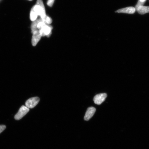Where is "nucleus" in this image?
Segmentation results:
<instances>
[{
    "label": "nucleus",
    "mask_w": 149,
    "mask_h": 149,
    "mask_svg": "<svg viewBox=\"0 0 149 149\" xmlns=\"http://www.w3.org/2000/svg\"><path fill=\"white\" fill-rule=\"evenodd\" d=\"M53 27L50 25H45L41 29H39L42 36H46L48 37L51 36L52 34V31Z\"/></svg>",
    "instance_id": "nucleus-3"
},
{
    "label": "nucleus",
    "mask_w": 149,
    "mask_h": 149,
    "mask_svg": "<svg viewBox=\"0 0 149 149\" xmlns=\"http://www.w3.org/2000/svg\"><path fill=\"white\" fill-rule=\"evenodd\" d=\"M140 14L144 15L149 13V6H141L138 7L136 10Z\"/></svg>",
    "instance_id": "nucleus-9"
},
{
    "label": "nucleus",
    "mask_w": 149,
    "mask_h": 149,
    "mask_svg": "<svg viewBox=\"0 0 149 149\" xmlns=\"http://www.w3.org/2000/svg\"><path fill=\"white\" fill-rule=\"evenodd\" d=\"M29 109L25 106H22L20 108L18 112L15 115L14 118L16 120H19L29 112Z\"/></svg>",
    "instance_id": "nucleus-2"
},
{
    "label": "nucleus",
    "mask_w": 149,
    "mask_h": 149,
    "mask_svg": "<svg viewBox=\"0 0 149 149\" xmlns=\"http://www.w3.org/2000/svg\"><path fill=\"white\" fill-rule=\"evenodd\" d=\"M107 97V94L104 93L96 95L94 98V103L97 105H100L105 101Z\"/></svg>",
    "instance_id": "nucleus-5"
},
{
    "label": "nucleus",
    "mask_w": 149,
    "mask_h": 149,
    "mask_svg": "<svg viewBox=\"0 0 149 149\" xmlns=\"http://www.w3.org/2000/svg\"><path fill=\"white\" fill-rule=\"evenodd\" d=\"M38 15L35 11L33 10V7L31 8L30 13V19L31 21H34L37 18Z\"/></svg>",
    "instance_id": "nucleus-11"
},
{
    "label": "nucleus",
    "mask_w": 149,
    "mask_h": 149,
    "mask_svg": "<svg viewBox=\"0 0 149 149\" xmlns=\"http://www.w3.org/2000/svg\"><path fill=\"white\" fill-rule=\"evenodd\" d=\"M33 10L40 16L43 18L46 16L45 8L42 0H37L36 5L33 6Z\"/></svg>",
    "instance_id": "nucleus-1"
},
{
    "label": "nucleus",
    "mask_w": 149,
    "mask_h": 149,
    "mask_svg": "<svg viewBox=\"0 0 149 149\" xmlns=\"http://www.w3.org/2000/svg\"><path fill=\"white\" fill-rule=\"evenodd\" d=\"M6 128V126L4 125H0V134Z\"/></svg>",
    "instance_id": "nucleus-16"
},
{
    "label": "nucleus",
    "mask_w": 149,
    "mask_h": 149,
    "mask_svg": "<svg viewBox=\"0 0 149 149\" xmlns=\"http://www.w3.org/2000/svg\"><path fill=\"white\" fill-rule=\"evenodd\" d=\"M96 111L95 108L93 107H89L86 113L84 118V120L88 121L90 120L94 115Z\"/></svg>",
    "instance_id": "nucleus-7"
},
{
    "label": "nucleus",
    "mask_w": 149,
    "mask_h": 149,
    "mask_svg": "<svg viewBox=\"0 0 149 149\" xmlns=\"http://www.w3.org/2000/svg\"><path fill=\"white\" fill-rule=\"evenodd\" d=\"M33 35L31 40V42L33 46H35L40 40L42 37V35L40 32L39 30L35 31L33 33Z\"/></svg>",
    "instance_id": "nucleus-6"
},
{
    "label": "nucleus",
    "mask_w": 149,
    "mask_h": 149,
    "mask_svg": "<svg viewBox=\"0 0 149 149\" xmlns=\"http://www.w3.org/2000/svg\"><path fill=\"white\" fill-rule=\"evenodd\" d=\"M40 100V98L37 97L29 98L25 102L26 107L29 109H33L36 107Z\"/></svg>",
    "instance_id": "nucleus-4"
},
{
    "label": "nucleus",
    "mask_w": 149,
    "mask_h": 149,
    "mask_svg": "<svg viewBox=\"0 0 149 149\" xmlns=\"http://www.w3.org/2000/svg\"><path fill=\"white\" fill-rule=\"evenodd\" d=\"M146 1V0H139L137 5H136L135 7L136 10L139 7L141 6H143Z\"/></svg>",
    "instance_id": "nucleus-13"
},
{
    "label": "nucleus",
    "mask_w": 149,
    "mask_h": 149,
    "mask_svg": "<svg viewBox=\"0 0 149 149\" xmlns=\"http://www.w3.org/2000/svg\"><path fill=\"white\" fill-rule=\"evenodd\" d=\"M45 25H46V24L44 22H43L42 21H41L39 22L38 24V25H37V29H38V30L40 29Z\"/></svg>",
    "instance_id": "nucleus-14"
},
{
    "label": "nucleus",
    "mask_w": 149,
    "mask_h": 149,
    "mask_svg": "<svg viewBox=\"0 0 149 149\" xmlns=\"http://www.w3.org/2000/svg\"><path fill=\"white\" fill-rule=\"evenodd\" d=\"M136 11L135 7H129L119 9V10L116 11L115 12L128 14H133Z\"/></svg>",
    "instance_id": "nucleus-8"
},
{
    "label": "nucleus",
    "mask_w": 149,
    "mask_h": 149,
    "mask_svg": "<svg viewBox=\"0 0 149 149\" xmlns=\"http://www.w3.org/2000/svg\"><path fill=\"white\" fill-rule=\"evenodd\" d=\"M0 1H1V0H0Z\"/></svg>",
    "instance_id": "nucleus-18"
},
{
    "label": "nucleus",
    "mask_w": 149,
    "mask_h": 149,
    "mask_svg": "<svg viewBox=\"0 0 149 149\" xmlns=\"http://www.w3.org/2000/svg\"><path fill=\"white\" fill-rule=\"evenodd\" d=\"M55 0H48L47 2V4L50 7H52L54 4Z\"/></svg>",
    "instance_id": "nucleus-15"
},
{
    "label": "nucleus",
    "mask_w": 149,
    "mask_h": 149,
    "mask_svg": "<svg viewBox=\"0 0 149 149\" xmlns=\"http://www.w3.org/2000/svg\"><path fill=\"white\" fill-rule=\"evenodd\" d=\"M42 22H44L46 25H50L52 22V19L46 15L45 17L42 18Z\"/></svg>",
    "instance_id": "nucleus-12"
},
{
    "label": "nucleus",
    "mask_w": 149,
    "mask_h": 149,
    "mask_svg": "<svg viewBox=\"0 0 149 149\" xmlns=\"http://www.w3.org/2000/svg\"><path fill=\"white\" fill-rule=\"evenodd\" d=\"M29 1H32V0H29Z\"/></svg>",
    "instance_id": "nucleus-17"
},
{
    "label": "nucleus",
    "mask_w": 149,
    "mask_h": 149,
    "mask_svg": "<svg viewBox=\"0 0 149 149\" xmlns=\"http://www.w3.org/2000/svg\"><path fill=\"white\" fill-rule=\"evenodd\" d=\"M42 21V18L41 17L37 18V19L33 21L32 24H31V33H33L34 31L38 30L37 29V26L39 22Z\"/></svg>",
    "instance_id": "nucleus-10"
}]
</instances>
